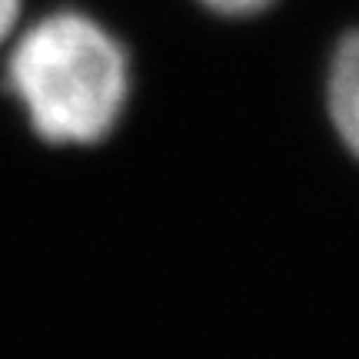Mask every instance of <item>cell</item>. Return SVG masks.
Wrapping results in <instances>:
<instances>
[{"instance_id":"cell-1","label":"cell","mask_w":359,"mask_h":359,"mask_svg":"<svg viewBox=\"0 0 359 359\" xmlns=\"http://www.w3.org/2000/svg\"><path fill=\"white\" fill-rule=\"evenodd\" d=\"M7 47L4 93L20 103L40 140L90 147L116 127L130 90L127 60L97 20L57 11Z\"/></svg>"},{"instance_id":"cell-3","label":"cell","mask_w":359,"mask_h":359,"mask_svg":"<svg viewBox=\"0 0 359 359\" xmlns=\"http://www.w3.org/2000/svg\"><path fill=\"white\" fill-rule=\"evenodd\" d=\"M20 11H24V0H0V50H4V47L11 43V37L17 34Z\"/></svg>"},{"instance_id":"cell-4","label":"cell","mask_w":359,"mask_h":359,"mask_svg":"<svg viewBox=\"0 0 359 359\" xmlns=\"http://www.w3.org/2000/svg\"><path fill=\"white\" fill-rule=\"evenodd\" d=\"M206 7H213L217 13H233V17H240V13H257L263 7H269L273 0H203Z\"/></svg>"},{"instance_id":"cell-2","label":"cell","mask_w":359,"mask_h":359,"mask_svg":"<svg viewBox=\"0 0 359 359\" xmlns=\"http://www.w3.org/2000/svg\"><path fill=\"white\" fill-rule=\"evenodd\" d=\"M330 114L343 143L359 156V30L336 50L330 74Z\"/></svg>"}]
</instances>
